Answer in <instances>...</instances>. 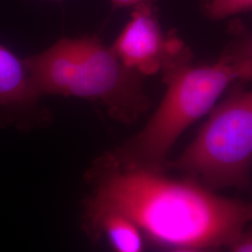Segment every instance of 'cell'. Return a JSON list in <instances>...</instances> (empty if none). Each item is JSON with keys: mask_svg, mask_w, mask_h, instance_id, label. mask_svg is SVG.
<instances>
[{"mask_svg": "<svg viewBox=\"0 0 252 252\" xmlns=\"http://www.w3.org/2000/svg\"><path fill=\"white\" fill-rule=\"evenodd\" d=\"M86 217L118 212L153 243L175 252L228 248L252 220V205L216 194L196 180L127 167L103 157L92 170Z\"/></svg>", "mask_w": 252, "mask_h": 252, "instance_id": "6da1fadb", "label": "cell"}, {"mask_svg": "<svg viewBox=\"0 0 252 252\" xmlns=\"http://www.w3.org/2000/svg\"><path fill=\"white\" fill-rule=\"evenodd\" d=\"M24 60L39 97L54 94L96 102L124 124L134 123L149 108L144 76L122 63L96 36L63 37Z\"/></svg>", "mask_w": 252, "mask_h": 252, "instance_id": "7a4b0ae2", "label": "cell"}, {"mask_svg": "<svg viewBox=\"0 0 252 252\" xmlns=\"http://www.w3.org/2000/svg\"><path fill=\"white\" fill-rule=\"evenodd\" d=\"M166 92L143 129L108 156L121 165L162 171L173 146L189 126L214 108L222 93L242 72L225 56L211 64H195L183 42L162 66Z\"/></svg>", "mask_w": 252, "mask_h": 252, "instance_id": "3957f363", "label": "cell"}, {"mask_svg": "<svg viewBox=\"0 0 252 252\" xmlns=\"http://www.w3.org/2000/svg\"><path fill=\"white\" fill-rule=\"evenodd\" d=\"M252 162V89L236 91L210 115L191 143L171 162L209 189H244Z\"/></svg>", "mask_w": 252, "mask_h": 252, "instance_id": "277c9868", "label": "cell"}, {"mask_svg": "<svg viewBox=\"0 0 252 252\" xmlns=\"http://www.w3.org/2000/svg\"><path fill=\"white\" fill-rule=\"evenodd\" d=\"M131 20L115 39L111 49L127 67L142 76L161 72L180 39L171 31L163 34L152 1L134 7Z\"/></svg>", "mask_w": 252, "mask_h": 252, "instance_id": "5b68a950", "label": "cell"}, {"mask_svg": "<svg viewBox=\"0 0 252 252\" xmlns=\"http://www.w3.org/2000/svg\"><path fill=\"white\" fill-rule=\"evenodd\" d=\"M39 98L25 60L0 44V108H31Z\"/></svg>", "mask_w": 252, "mask_h": 252, "instance_id": "8992f818", "label": "cell"}, {"mask_svg": "<svg viewBox=\"0 0 252 252\" xmlns=\"http://www.w3.org/2000/svg\"><path fill=\"white\" fill-rule=\"evenodd\" d=\"M86 218L93 234H106L116 252H139L143 250L144 235L129 218L112 211Z\"/></svg>", "mask_w": 252, "mask_h": 252, "instance_id": "52a82bcc", "label": "cell"}, {"mask_svg": "<svg viewBox=\"0 0 252 252\" xmlns=\"http://www.w3.org/2000/svg\"><path fill=\"white\" fill-rule=\"evenodd\" d=\"M236 31L238 37L230 46L223 56L237 64L243 76V81L252 80V34H248L243 29Z\"/></svg>", "mask_w": 252, "mask_h": 252, "instance_id": "ba28073f", "label": "cell"}, {"mask_svg": "<svg viewBox=\"0 0 252 252\" xmlns=\"http://www.w3.org/2000/svg\"><path fill=\"white\" fill-rule=\"evenodd\" d=\"M207 14L220 20L252 10V0H207Z\"/></svg>", "mask_w": 252, "mask_h": 252, "instance_id": "9c48e42d", "label": "cell"}, {"mask_svg": "<svg viewBox=\"0 0 252 252\" xmlns=\"http://www.w3.org/2000/svg\"><path fill=\"white\" fill-rule=\"evenodd\" d=\"M227 249L234 252H252V226L247 224Z\"/></svg>", "mask_w": 252, "mask_h": 252, "instance_id": "30bf717a", "label": "cell"}, {"mask_svg": "<svg viewBox=\"0 0 252 252\" xmlns=\"http://www.w3.org/2000/svg\"><path fill=\"white\" fill-rule=\"evenodd\" d=\"M110 1H111L112 9L115 10V9H123V8L135 7L141 3L152 1V0H110Z\"/></svg>", "mask_w": 252, "mask_h": 252, "instance_id": "8fae6325", "label": "cell"}, {"mask_svg": "<svg viewBox=\"0 0 252 252\" xmlns=\"http://www.w3.org/2000/svg\"><path fill=\"white\" fill-rule=\"evenodd\" d=\"M251 205H252V204H251Z\"/></svg>", "mask_w": 252, "mask_h": 252, "instance_id": "7c38bea8", "label": "cell"}]
</instances>
